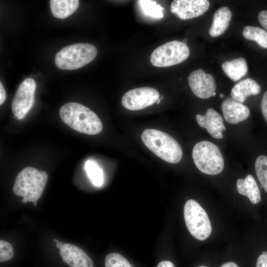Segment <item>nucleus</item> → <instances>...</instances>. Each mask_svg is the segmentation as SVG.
<instances>
[{
	"mask_svg": "<svg viewBox=\"0 0 267 267\" xmlns=\"http://www.w3.org/2000/svg\"><path fill=\"white\" fill-rule=\"evenodd\" d=\"M62 121L72 129L89 135L100 133L102 124L97 115L85 106L77 102H69L59 110Z\"/></svg>",
	"mask_w": 267,
	"mask_h": 267,
	"instance_id": "f257e3e1",
	"label": "nucleus"
},
{
	"mask_svg": "<svg viewBox=\"0 0 267 267\" xmlns=\"http://www.w3.org/2000/svg\"><path fill=\"white\" fill-rule=\"evenodd\" d=\"M141 138L149 150L164 161L176 164L181 160V147L169 134L158 130L147 129L142 133Z\"/></svg>",
	"mask_w": 267,
	"mask_h": 267,
	"instance_id": "f03ea898",
	"label": "nucleus"
},
{
	"mask_svg": "<svg viewBox=\"0 0 267 267\" xmlns=\"http://www.w3.org/2000/svg\"><path fill=\"white\" fill-rule=\"evenodd\" d=\"M48 179L47 173L32 167L22 170L17 175L13 186L14 193L29 202H37L42 196Z\"/></svg>",
	"mask_w": 267,
	"mask_h": 267,
	"instance_id": "7ed1b4c3",
	"label": "nucleus"
},
{
	"mask_svg": "<svg viewBox=\"0 0 267 267\" xmlns=\"http://www.w3.org/2000/svg\"><path fill=\"white\" fill-rule=\"evenodd\" d=\"M96 47L89 43H77L62 48L55 55L54 61L59 69L73 70L81 68L96 57Z\"/></svg>",
	"mask_w": 267,
	"mask_h": 267,
	"instance_id": "20e7f679",
	"label": "nucleus"
},
{
	"mask_svg": "<svg viewBox=\"0 0 267 267\" xmlns=\"http://www.w3.org/2000/svg\"><path fill=\"white\" fill-rule=\"evenodd\" d=\"M192 158L198 170L205 174L218 175L224 168V160L219 148L209 141H201L194 145Z\"/></svg>",
	"mask_w": 267,
	"mask_h": 267,
	"instance_id": "39448f33",
	"label": "nucleus"
},
{
	"mask_svg": "<svg viewBox=\"0 0 267 267\" xmlns=\"http://www.w3.org/2000/svg\"><path fill=\"white\" fill-rule=\"evenodd\" d=\"M186 226L195 238L204 240L210 235L212 226L209 217L201 206L193 199L187 200L183 209Z\"/></svg>",
	"mask_w": 267,
	"mask_h": 267,
	"instance_id": "423d86ee",
	"label": "nucleus"
},
{
	"mask_svg": "<svg viewBox=\"0 0 267 267\" xmlns=\"http://www.w3.org/2000/svg\"><path fill=\"white\" fill-rule=\"evenodd\" d=\"M186 44L178 41L168 42L157 47L150 55L151 64L157 67H167L180 63L189 56Z\"/></svg>",
	"mask_w": 267,
	"mask_h": 267,
	"instance_id": "0eeeda50",
	"label": "nucleus"
},
{
	"mask_svg": "<svg viewBox=\"0 0 267 267\" xmlns=\"http://www.w3.org/2000/svg\"><path fill=\"white\" fill-rule=\"evenodd\" d=\"M36 84L31 78L26 79L19 87L11 103L14 117L22 119L34 103Z\"/></svg>",
	"mask_w": 267,
	"mask_h": 267,
	"instance_id": "6e6552de",
	"label": "nucleus"
},
{
	"mask_svg": "<svg viewBox=\"0 0 267 267\" xmlns=\"http://www.w3.org/2000/svg\"><path fill=\"white\" fill-rule=\"evenodd\" d=\"M159 96V92L154 88H137L127 91L123 95L121 103L129 110H139L153 105L157 101Z\"/></svg>",
	"mask_w": 267,
	"mask_h": 267,
	"instance_id": "1a4fd4ad",
	"label": "nucleus"
},
{
	"mask_svg": "<svg viewBox=\"0 0 267 267\" xmlns=\"http://www.w3.org/2000/svg\"><path fill=\"white\" fill-rule=\"evenodd\" d=\"M192 92L200 98H208L216 95V84L214 77L199 69L191 72L187 78Z\"/></svg>",
	"mask_w": 267,
	"mask_h": 267,
	"instance_id": "9d476101",
	"label": "nucleus"
},
{
	"mask_svg": "<svg viewBox=\"0 0 267 267\" xmlns=\"http://www.w3.org/2000/svg\"><path fill=\"white\" fill-rule=\"evenodd\" d=\"M210 7L207 0H175L171 5V11L181 20H188L204 14Z\"/></svg>",
	"mask_w": 267,
	"mask_h": 267,
	"instance_id": "9b49d317",
	"label": "nucleus"
},
{
	"mask_svg": "<svg viewBox=\"0 0 267 267\" xmlns=\"http://www.w3.org/2000/svg\"><path fill=\"white\" fill-rule=\"evenodd\" d=\"M196 119L198 125L205 128L214 138L220 139L223 137L222 131H225L226 128L223 123V118L213 108H208L204 115L197 114Z\"/></svg>",
	"mask_w": 267,
	"mask_h": 267,
	"instance_id": "f8f14e48",
	"label": "nucleus"
},
{
	"mask_svg": "<svg viewBox=\"0 0 267 267\" xmlns=\"http://www.w3.org/2000/svg\"><path fill=\"white\" fill-rule=\"evenodd\" d=\"M59 252L62 260L71 267H93L90 258L83 249L75 245L63 244Z\"/></svg>",
	"mask_w": 267,
	"mask_h": 267,
	"instance_id": "ddd939ff",
	"label": "nucleus"
},
{
	"mask_svg": "<svg viewBox=\"0 0 267 267\" xmlns=\"http://www.w3.org/2000/svg\"><path fill=\"white\" fill-rule=\"evenodd\" d=\"M221 107L225 121L230 124L235 125L242 122L250 115L249 108L232 97L225 98Z\"/></svg>",
	"mask_w": 267,
	"mask_h": 267,
	"instance_id": "4468645a",
	"label": "nucleus"
},
{
	"mask_svg": "<svg viewBox=\"0 0 267 267\" xmlns=\"http://www.w3.org/2000/svg\"><path fill=\"white\" fill-rule=\"evenodd\" d=\"M261 91V87L253 79L247 78L237 83L232 89L231 97L235 100L243 103L251 95H257Z\"/></svg>",
	"mask_w": 267,
	"mask_h": 267,
	"instance_id": "2eb2a0df",
	"label": "nucleus"
},
{
	"mask_svg": "<svg viewBox=\"0 0 267 267\" xmlns=\"http://www.w3.org/2000/svg\"><path fill=\"white\" fill-rule=\"evenodd\" d=\"M232 17V13L227 6H222L214 14L212 24L209 30V35L213 37L223 34L227 29Z\"/></svg>",
	"mask_w": 267,
	"mask_h": 267,
	"instance_id": "dca6fc26",
	"label": "nucleus"
},
{
	"mask_svg": "<svg viewBox=\"0 0 267 267\" xmlns=\"http://www.w3.org/2000/svg\"><path fill=\"white\" fill-rule=\"evenodd\" d=\"M236 188L240 194L247 196L253 204H258L261 201L260 189L255 179L251 175H248L245 179H238Z\"/></svg>",
	"mask_w": 267,
	"mask_h": 267,
	"instance_id": "f3484780",
	"label": "nucleus"
},
{
	"mask_svg": "<svg viewBox=\"0 0 267 267\" xmlns=\"http://www.w3.org/2000/svg\"><path fill=\"white\" fill-rule=\"evenodd\" d=\"M222 68L225 74L234 82L239 80L248 72L247 64L243 57L226 61L222 64Z\"/></svg>",
	"mask_w": 267,
	"mask_h": 267,
	"instance_id": "a211bd4d",
	"label": "nucleus"
},
{
	"mask_svg": "<svg viewBox=\"0 0 267 267\" xmlns=\"http://www.w3.org/2000/svg\"><path fill=\"white\" fill-rule=\"evenodd\" d=\"M50 8L52 15L59 19H64L73 14L78 8V0H50Z\"/></svg>",
	"mask_w": 267,
	"mask_h": 267,
	"instance_id": "6ab92c4d",
	"label": "nucleus"
},
{
	"mask_svg": "<svg viewBox=\"0 0 267 267\" xmlns=\"http://www.w3.org/2000/svg\"><path fill=\"white\" fill-rule=\"evenodd\" d=\"M243 37L248 40L253 41L261 46L267 49V32L252 26H246L243 31Z\"/></svg>",
	"mask_w": 267,
	"mask_h": 267,
	"instance_id": "aec40b11",
	"label": "nucleus"
},
{
	"mask_svg": "<svg viewBox=\"0 0 267 267\" xmlns=\"http://www.w3.org/2000/svg\"><path fill=\"white\" fill-rule=\"evenodd\" d=\"M137 3L145 15L155 18H161L163 17L162 10L164 9L156 1L141 0H137Z\"/></svg>",
	"mask_w": 267,
	"mask_h": 267,
	"instance_id": "412c9836",
	"label": "nucleus"
},
{
	"mask_svg": "<svg viewBox=\"0 0 267 267\" xmlns=\"http://www.w3.org/2000/svg\"><path fill=\"white\" fill-rule=\"evenodd\" d=\"M255 169L261 185L267 193V156L260 155L257 158Z\"/></svg>",
	"mask_w": 267,
	"mask_h": 267,
	"instance_id": "4be33fe9",
	"label": "nucleus"
},
{
	"mask_svg": "<svg viewBox=\"0 0 267 267\" xmlns=\"http://www.w3.org/2000/svg\"><path fill=\"white\" fill-rule=\"evenodd\" d=\"M85 168L88 177L92 183L96 186H101L103 182V172L95 162L88 160Z\"/></svg>",
	"mask_w": 267,
	"mask_h": 267,
	"instance_id": "5701e85b",
	"label": "nucleus"
},
{
	"mask_svg": "<svg viewBox=\"0 0 267 267\" xmlns=\"http://www.w3.org/2000/svg\"><path fill=\"white\" fill-rule=\"evenodd\" d=\"M105 267H132L129 261L122 255L111 253L107 255Z\"/></svg>",
	"mask_w": 267,
	"mask_h": 267,
	"instance_id": "b1692460",
	"label": "nucleus"
},
{
	"mask_svg": "<svg viewBox=\"0 0 267 267\" xmlns=\"http://www.w3.org/2000/svg\"><path fill=\"white\" fill-rule=\"evenodd\" d=\"M14 255V249L9 242L0 240V262H3L11 260Z\"/></svg>",
	"mask_w": 267,
	"mask_h": 267,
	"instance_id": "393cba45",
	"label": "nucleus"
},
{
	"mask_svg": "<svg viewBox=\"0 0 267 267\" xmlns=\"http://www.w3.org/2000/svg\"><path fill=\"white\" fill-rule=\"evenodd\" d=\"M261 107L262 114L267 123V90L263 95Z\"/></svg>",
	"mask_w": 267,
	"mask_h": 267,
	"instance_id": "a878e982",
	"label": "nucleus"
},
{
	"mask_svg": "<svg viewBox=\"0 0 267 267\" xmlns=\"http://www.w3.org/2000/svg\"><path fill=\"white\" fill-rule=\"evenodd\" d=\"M258 19L260 24L267 30V10L261 11L258 15Z\"/></svg>",
	"mask_w": 267,
	"mask_h": 267,
	"instance_id": "bb28decb",
	"label": "nucleus"
},
{
	"mask_svg": "<svg viewBox=\"0 0 267 267\" xmlns=\"http://www.w3.org/2000/svg\"><path fill=\"white\" fill-rule=\"evenodd\" d=\"M256 267H267V254H262L258 257Z\"/></svg>",
	"mask_w": 267,
	"mask_h": 267,
	"instance_id": "cd10ccee",
	"label": "nucleus"
},
{
	"mask_svg": "<svg viewBox=\"0 0 267 267\" xmlns=\"http://www.w3.org/2000/svg\"><path fill=\"white\" fill-rule=\"evenodd\" d=\"M6 97L5 90L1 83L0 82V105L5 101Z\"/></svg>",
	"mask_w": 267,
	"mask_h": 267,
	"instance_id": "c85d7f7f",
	"label": "nucleus"
},
{
	"mask_svg": "<svg viewBox=\"0 0 267 267\" xmlns=\"http://www.w3.org/2000/svg\"><path fill=\"white\" fill-rule=\"evenodd\" d=\"M156 267H175L174 264L169 261H164L160 262Z\"/></svg>",
	"mask_w": 267,
	"mask_h": 267,
	"instance_id": "c756f323",
	"label": "nucleus"
},
{
	"mask_svg": "<svg viewBox=\"0 0 267 267\" xmlns=\"http://www.w3.org/2000/svg\"><path fill=\"white\" fill-rule=\"evenodd\" d=\"M220 267H239L238 265L234 262H228L222 264Z\"/></svg>",
	"mask_w": 267,
	"mask_h": 267,
	"instance_id": "7c9ffc66",
	"label": "nucleus"
},
{
	"mask_svg": "<svg viewBox=\"0 0 267 267\" xmlns=\"http://www.w3.org/2000/svg\"><path fill=\"white\" fill-rule=\"evenodd\" d=\"M63 245V243L59 241L56 243V247L58 249H60Z\"/></svg>",
	"mask_w": 267,
	"mask_h": 267,
	"instance_id": "2f4dec72",
	"label": "nucleus"
},
{
	"mask_svg": "<svg viewBox=\"0 0 267 267\" xmlns=\"http://www.w3.org/2000/svg\"><path fill=\"white\" fill-rule=\"evenodd\" d=\"M28 201L26 198H23V199H22V202L23 203H27Z\"/></svg>",
	"mask_w": 267,
	"mask_h": 267,
	"instance_id": "473e14b6",
	"label": "nucleus"
},
{
	"mask_svg": "<svg viewBox=\"0 0 267 267\" xmlns=\"http://www.w3.org/2000/svg\"><path fill=\"white\" fill-rule=\"evenodd\" d=\"M187 40H188V39H187V38H185V39H183L182 42H183L184 44H186V43H187Z\"/></svg>",
	"mask_w": 267,
	"mask_h": 267,
	"instance_id": "72a5a7b5",
	"label": "nucleus"
},
{
	"mask_svg": "<svg viewBox=\"0 0 267 267\" xmlns=\"http://www.w3.org/2000/svg\"><path fill=\"white\" fill-rule=\"evenodd\" d=\"M162 99H163V95H162L161 98H159V99L157 100V101L156 102L157 104H159L160 102V100H162Z\"/></svg>",
	"mask_w": 267,
	"mask_h": 267,
	"instance_id": "f704fd0d",
	"label": "nucleus"
},
{
	"mask_svg": "<svg viewBox=\"0 0 267 267\" xmlns=\"http://www.w3.org/2000/svg\"><path fill=\"white\" fill-rule=\"evenodd\" d=\"M53 241H54V242H55L56 243H58V242H59L58 240H57V239H55V238H54V239H53Z\"/></svg>",
	"mask_w": 267,
	"mask_h": 267,
	"instance_id": "c9c22d12",
	"label": "nucleus"
},
{
	"mask_svg": "<svg viewBox=\"0 0 267 267\" xmlns=\"http://www.w3.org/2000/svg\"><path fill=\"white\" fill-rule=\"evenodd\" d=\"M219 96H220V98H222V97H223L224 95L222 93H221V94H220Z\"/></svg>",
	"mask_w": 267,
	"mask_h": 267,
	"instance_id": "e433bc0d",
	"label": "nucleus"
},
{
	"mask_svg": "<svg viewBox=\"0 0 267 267\" xmlns=\"http://www.w3.org/2000/svg\"><path fill=\"white\" fill-rule=\"evenodd\" d=\"M33 204L35 205V206L36 207V205L37 204V202H33Z\"/></svg>",
	"mask_w": 267,
	"mask_h": 267,
	"instance_id": "4c0bfd02",
	"label": "nucleus"
},
{
	"mask_svg": "<svg viewBox=\"0 0 267 267\" xmlns=\"http://www.w3.org/2000/svg\"><path fill=\"white\" fill-rule=\"evenodd\" d=\"M263 254H267V251H266V252H263Z\"/></svg>",
	"mask_w": 267,
	"mask_h": 267,
	"instance_id": "58836bf2",
	"label": "nucleus"
},
{
	"mask_svg": "<svg viewBox=\"0 0 267 267\" xmlns=\"http://www.w3.org/2000/svg\"><path fill=\"white\" fill-rule=\"evenodd\" d=\"M207 267L204 266H199V267Z\"/></svg>",
	"mask_w": 267,
	"mask_h": 267,
	"instance_id": "ea45409f",
	"label": "nucleus"
}]
</instances>
